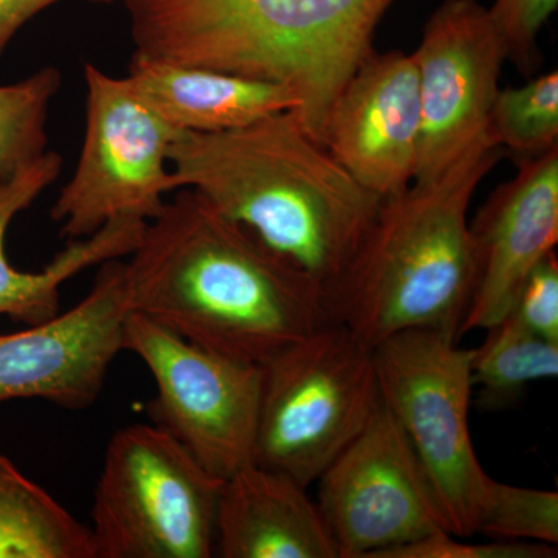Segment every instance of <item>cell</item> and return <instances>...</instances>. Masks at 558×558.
Instances as JSON below:
<instances>
[{
  "mask_svg": "<svg viewBox=\"0 0 558 558\" xmlns=\"http://www.w3.org/2000/svg\"><path fill=\"white\" fill-rule=\"evenodd\" d=\"M260 368L255 464L310 487L379 405L374 349L330 319Z\"/></svg>",
  "mask_w": 558,
  "mask_h": 558,
  "instance_id": "obj_5",
  "label": "cell"
},
{
  "mask_svg": "<svg viewBox=\"0 0 558 558\" xmlns=\"http://www.w3.org/2000/svg\"><path fill=\"white\" fill-rule=\"evenodd\" d=\"M86 134L75 172L51 208L69 241L119 219L148 220L178 190L170 150L183 134L140 97L128 76L113 78L86 64Z\"/></svg>",
  "mask_w": 558,
  "mask_h": 558,
  "instance_id": "obj_8",
  "label": "cell"
},
{
  "mask_svg": "<svg viewBox=\"0 0 558 558\" xmlns=\"http://www.w3.org/2000/svg\"><path fill=\"white\" fill-rule=\"evenodd\" d=\"M216 556L339 558V550L307 487L253 462L223 480Z\"/></svg>",
  "mask_w": 558,
  "mask_h": 558,
  "instance_id": "obj_15",
  "label": "cell"
},
{
  "mask_svg": "<svg viewBox=\"0 0 558 558\" xmlns=\"http://www.w3.org/2000/svg\"><path fill=\"white\" fill-rule=\"evenodd\" d=\"M317 483V505L339 558H381L449 532L416 451L381 399Z\"/></svg>",
  "mask_w": 558,
  "mask_h": 558,
  "instance_id": "obj_10",
  "label": "cell"
},
{
  "mask_svg": "<svg viewBox=\"0 0 558 558\" xmlns=\"http://www.w3.org/2000/svg\"><path fill=\"white\" fill-rule=\"evenodd\" d=\"M128 314L124 263L106 260L94 288L68 312L0 333V403L40 399L65 410L89 409L123 351Z\"/></svg>",
  "mask_w": 558,
  "mask_h": 558,
  "instance_id": "obj_12",
  "label": "cell"
},
{
  "mask_svg": "<svg viewBox=\"0 0 558 558\" xmlns=\"http://www.w3.org/2000/svg\"><path fill=\"white\" fill-rule=\"evenodd\" d=\"M222 483L157 425L119 429L90 510L97 558L215 557Z\"/></svg>",
  "mask_w": 558,
  "mask_h": 558,
  "instance_id": "obj_6",
  "label": "cell"
},
{
  "mask_svg": "<svg viewBox=\"0 0 558 558\" xmlns=\"http://www.w3.org/2000/svg\"><path fill=\"white\" fill-rule=\"evenodd\" d=\"M436 329H409L374 347L381 402L416 451L450 534H478L494 478L481 468L469 427L472 349Z\"/></svg>",
  "mask_w": 558,
  "mask_h": 558,
  "instance_id": "obj_7",
  "label": "cell"
},
{
  "mask_svg": "<svg viewBox=\"0 0 558 558\" xmlns=\"http://www.w3.org/2000/svg\"><path fill=\"white\" fill-rule=\"evenodd\" d=\"M524 328L558 343V259L548 253L527 275L512 312Z\"/></svg>",
  "mask_w": 558,
  "mask_h": 558,
  "instance_id": "obj_25",
  "label": "cell"
},
{
  "mask_svg": "<svg viewBox=\"0 0 558 558\" xmlns=\"http://www.w3.org/2000/svg\"><path fill=\"white\" fill-rule=\"evenodd\" d=\"M130 256V312L227 357L266 365L330 322L314 279L191 189L146 222Z\"/></svg>",
  "mask_w": 558,
  "mask_h": 558,
  "instance_id": "obj_1",
  "label": "cell"
},
{
  "mask_svg": "<svg viewBox=\"0 0 558 558\" xmlns=\"http://www.w3.org/2000/svg\"><path fill=\"white\" fill-rule=\"evenodd\" d=\"M128 80L150 108L182 132L216 134L295 110L289 87L134 53Z\"/></svg>",
  "mask_w": 558,
  "mask_h": 558,
  "instance_id": "obj_17",
  "label": "cell"
},
{
  "mask_svg": "<svg viewBox=\"0 0 558 558\" xmlns=\"http://www.w3.org/2000/svg\"><path fill=\"white\" fill-rule=\"evenodd\" d=\"M60 2L62 0H0V62L16 33L40 11ZM83 2L110 5L120 0H83Z\"/></svg>",
  "mask_w": 558,
  "mask_h": 558,
  "instance_id": "obj_26",
  "label": "cell"
},
{
  "mask_svg": "<svg viewBox=\"0 0 558 558\" xmlns=\"http://www.w3.org/2000/svg\"><path fill=\"white\" fill-rule=\"evenodd\" d=\"M421 135L413 182L444 174L481 140L498 95L505 44L476 0H444L413 53Z\"/></svg>",
  "mask_w": 558,
  "mask_h": 558,
  "instance_id": "obj_11",
  "label": "cell"
},
{
  "mask_svg": "<svg viewBox=\"0 0 558 558\" xmlns=\"http://www.w3.org/2000/svg\"><path fill=\"white\" fill-rule=\"evenodd\" d=\"M135 53L289 87L323 143L333 102L395 0H120Z\"/></svg>",
  "mask_w": 558,
  "mask_h": 558,
  "instance_id": "obj_3",
  "label": "cell"
},
{
  "mask_svg": "<svg viewBox=\"0 0 558 558\" xmlns=\"http://www.w3.org/2000/svg\"><path fill=\"white\" fill-rule=\"evenodd\" d=\"M487 137L517 165L558 148V73H546L521 87L499 89L487 121Z\"/></svg>",
  "mask_w": 558,
  "mask_h": 558,
  "instance_id": "obj_20",
  "label": "cell"
},
{
  "mask_svg": "<svg viewBox=\"0 0 558 558\" xmlns=\"http://www.w3.org/2000/svg\"><path fill=\"white\" fill-rule=\"evenodd\" d=\"M60 87L54 68L0 86V185L46 154L47 113Z\"/></svg>",
  "mask_w": 558,
  "mask_h": 558,
  "instance_id": "obj_21",
  "label": "cell"
},
{
  "mask_svg": "<svg viewBox=\"0 0 558 558\" xmlns=\"http://www.w3.org/2000/svg\"><path fill=\"white\" fill-rule=\"evenodd\" d=\"M517 167L515 178L495 190L470 223L476 284L461 336L508 317L527 275L556 250L558 148Z\"/></svg>",
  "mask_w": 558,
  "mask_h": 558,
  "instance_id": "obj_14",
  "label": "cell"
},
{
  "mask_svg": "<svg viewBox=\"0 0 558 558\" xmlns=\"http://www.w3.org/2000/svg\"><path fill=\"white\" fill-rule=\"evenodd\" d=\"M61 168L60 154L46 153L0 185V317L25 326L57 317L62 284L89 267L130 256L146 226V220L140 219L112 220L90 236L69 241L43 270H17L7 258V231L13 219L58 179Z\"/></svg>",
  "mask_w": 558,
  "mask_h": 558,
  "instance_id": "obj_16",
  "label": "cell"
},
{
  "mask_svg": "<svg viewBox=\"0 0 558 558\" xmlns=\"http://www.w3.org/2000/svg\"><path fill=\"white\" fill-rule=\"evenodd\" d=\"M478 534L495 542L558 543V494L494 481Z\"/></svg>",
  "mask_w": 558,
  "mask_h": 558,
  "instance_id": "obj_22",
  "label": "cell"
},
{
  "mask_svg": "<svg viewBox=\"0 0 558 558\" xmlns=\"http://www.w3.org/2000/svg\"><path fill=\"white\" fill-rule=\"evenodd\" d=\"M123 351L156 381L150 421L220 480L255 462L263 368L202 348L145 315L124 319Z\"/></svg>",
  "mask_w": 558,
  "mask_h": 558,
  "instance_id": "obj_9",
  "label": "cell"
},
{
  "mask_svg": "<svg viewBox=\"0 0 558 558\" xmlns=\"http://www.w3.org/2000/svg\"><path fill=\"white\" fill-rule=\"evenodd\" d=\"M558 376V343L543 339L508 315L472 349V384L487 409L502 407L534 381Z\"/></svg>",
  "mask_w": 558,
  "mask_h": 558,
  "instance_id": "obj_19",
  "label": "cell"
},
{
  "mask_svg": "<svg viewBox=\"0 0 558 558\" xmlns=\"http://www.w3.org/2000/svg\"><path fill=\"white\" fill-rule=\"evenodd\" d=\"M421 102L413 54L371 50L333 102L326 149L376 196L398 194L416 172Z\"/></svg>",
  "mask_w": 558,
  "mask_h": 558,
  "instance_id": "obj_13",
  "label": "cell"
},
{
  "mask_svg": "<svg viewBox=\"0 0 558 558\" xmlns=\"http://www.w3.org/2000/svg\"><path fill=\"white\" fill-rule=\"evenodd\" d=\"M556 546L545 543L495 542L473 545L457 535L442 531L388 550L381 558H553L557 556Z\"/></svg>",
  "mask_w": 558,
  "mask_h": 558,
  "instance_id": "obj_24",
  "label": "cell"
},
{
  "mask_svg": "<svg viewBox=\"0 0 558 558\" xmlns=\"http://www.w3.org/2000/svg\"><path fill=\"white\" fill-rule=\"evenodd\" d=\"M170 165L178 190L201 193L314 279L325 296L384 201L360 185L293 110L233 131L183 132Z\"/></svg>",
  "mask_w": 558,
  "mask_h": 558,
  "instance_id": "obj_2",
  "label": "cell"
},
{
  "mask_svg": "<svg viewBox=\"0 0 558 558\" xmlns=\"http://www.w3.org/2000/svg\"><path fill=\"white\" fill-rule=\"evenodd\" d=\"M499 159L501 150L486 137L439 178L385 197L326 292L330 319L371 348L409 329L459 339L476 284L470 201Z\"/></svg>",
  "mask_w": 558,
  "mask_h": 558,
  "instance_id": "obj_4",
  "label": "cell"
},
{
  "mask_svg": "<svg viewBox=\"0 0 558 558\" xmlns=\"http://www.w3.org/2000/svg\"><path fill=\"white\" fill-rule=\"evenodd\" d=\"M0 558H97L90 527L0 454Z\"/></svg>",
  "mask_w": 558,
  "mask_h": 558,
  "instance_id": "obj_18",
  "label": "cell"
},
{
  "mask_svg": "<svg viewBox=\"0 0 558 558\" xmlns=\"http://www.w3.org/2000/svg\"><path fill=\"white\" fill-rule=\"evenodd\" d=\"M558 0H495L490 20L505 44L506 57L531 76L542 65L538 35L556 13Z\"/></svg>",
  "mask_w": 558,
  "mask_h": 558,
  "instance_id": "obj_23",
  "label": "cell"
}]
</instances>
